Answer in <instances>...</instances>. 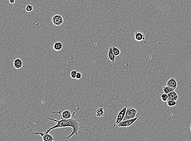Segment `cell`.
Masks as SVG:
<instances>
[{"instance_id":"1","label":"cell","mask_w":191,"mask_h":141,"mask_svg":"<svg viewBox=\"0 0 191 141\" xmlns=\"http://www.w3.org/2000/svg\"><path fill=\"white\" fill-rule=\"evenodd\" d=\"M60 117H61V119L60 120L45 117L46 118L54 121L57 123L54 126L48 129L43 133H49V132L53 129L57 128L66 127H70L73 128V131L69 136L66 137H62L60 138L57 139V140H58L63 139L69 138L71 137L74 134L78 135V134H80L81 133V129L82 128H83L86 130H89L91 128L90 123L88 121L86 118L84 117L82 115L80 116V118L79 119L77 118L73 119L72 118L69 119H64L63 118L62 116Z\"/></svg>"},{"instance_id":"2","label":"cell","mask_w":191,"mask_h":141,"mask_svg":"<svg viewBox=\"0 0 191 141\" xmlns=\"http://www.w3.org/2000/svg\"><path fill=\"white\" fill-rule=\"evenodd\" d=\"M137 112V109L133 108L132 107L129 106L128 107H127L125 117L124 118L123 121L135 118Z\"/></svg>"},{"instance_id":"3","label":"cell","mask_w":191,"mask_h":141,"mask_svg":"<svg viewBox=\"0 0 191 141\" xmlns=\"http://www.w3.org/2000/svg\"><path fill=\"white\" fill-rule=\"evenodd\" d=\"M139 120V119L137 117H135L134 118L129 119V120H125L124 121H122L121 123H120L118 124L119 127H128L132 125L136 121Z\"/></svg>"},{"instance_id":"4","label":"cell","mask_w":191,"mask_h":141,"mask_svg":"<svg viewBox=\"0 0 191 141\" xmlns=\"http://www.w3.org/2000/svg\"><path fill=\"white\" fill-rule=\"evenodd\" d=\"M52 22L54 25L58 26L63 23L64 19L61 15L56 14L52 17Z\"/></svg>"},{"instance_id":"5","label":"cell","mask_w":191,"mask_h":141,"mask_svg":"<svg viewBox=\"0 0 191 141\" xmlns=\"http://www.w3.org/2000/svg\"><path fill=\"white\" fill-rule=\"evenodd\" d=\"M50 112H51L52 113H59L60 115V116H62L63 118L64 119H69L71 118L73 116L71 112L69 110L64 111L63 112H61V110L58 112H52V111H50Z\"/></svg>"},{"instance_id":"6","label":"cell","mask_w":191,"mask_h":141,"mask_svg":"<svg viewBox=\"0 0 191 141\" xmlns=\"http://www.w3.org/2000/svg\"><path fill=\"white\" fill-rule=\"evenodd\" d=\"M33 134L36 135H40L42 137L43 140L45 141H52L54 140L55 139L52 135L49 133H32Z\"/></svg>"},{"instance_id":"7","label":"cell","mask_w":191,"mask_h":141,"mask_svg":"<svg viewBox=\"0 0 191 141\" xmlns=\"http://www.w3.org/2000/svg\"><path fill=\"white\" fill-rule=\"evenodd\" d=\"M126 108H127L126 107H123L122 109V110L120 111L119 113H118V115L117 116V118H116V124H117L118 125V124L123 120V118L125 117Z\"/></svg>"},{"instance_id":"8","label":"cell","mask_w":191,"mask_h":141,"mask_svg":"<svg viewBox=\"0 0 191 141\" xmlns=\"http://www.w3.org/2000/svg\"><path fill=\"white\" fill-rule=\"evenodd\" d=\"M134 37L137 41H141L145 39V35L141 31H136L134 34Z\"/></svg>"},{"instance_id":"9","label":"cell","mask_w":191,"mask_h":141,"mask_svg":"<svg viewBox=\"0 0 191 141\" xmlns=\"http://www.w3.org/2000/svg\"><path fill=\"white\" fill-rule=\"evenodd\" d=\"M167 85L175 90L177 87V82L174 78H172L167 81Z\"/></svg>"},{"instance_id":"10","label":"cell","mask_w":191,"mask_h":141,"mask_svg":"<svg viewBox=\"0 0 191 141\" xmlns=\"http://www.w3.org/2000/svg\"><path fill=\"white\" fill-rule=\"evenodd\" d=\"M115 57L113 53L112 47L109 48L108 52V59L110 60L112 63H114L115 61Z\"/></svg>"},{"instance_id":"11","label":"cell","mask_w":191,"mask_h":141,"mask_svg":"<svg viewBox=\"0 0 191 141\" xmlns=\"http://www.w3.org/2000/svg\"><path fill=\"white\" fill-rule=\"evenodd\" d=\"M13 66L16 69H19L23 67V62L22 60L19 58L15 59L13 62Z\"/></svg>"},{"instance_id":"12","label":"cell","mask_w":191,"mask_h":141,"mask_svg":"<svg viewBox=\"0 0 191 141\" xmlns=\"http://www.w3.org/2000/svg\"><path fill=\"white\" fill-rule=\"evenodd\" d=\"M168 96V100H174L177 101L178 99V95L175 90L167 94Z\"/></svg>"},{"instance_id":"13","label":"cell","mask_w":191,"mask_h":141,"mask_svg":"<svg viewBox=\"0 0 191 141\" xmlns=\"http://www.w3.org/2000/svg\"><path fill=\"white\" fill-rule=\"evenodd\" d=\"M53 48L55 51H60L63 49V44L61 41H57L53 44Z\"/></svg>"},{"instance_id":"14","label":"cell","mask_w":191,"mask_h":141,"mask_svg":"<svg viewBox=\"0 0 191 141\" xmlns=\"http://www.w3.org/2000/svg\"><path fill=\"white\" fill-rule=\"evenodd\" d=\"M104 115V109L103 107H100L97 109L96 111V116L98 117H101Z\"/></svg>"},{"instance_id":"15","label":"cell","mask_w":191,"mask_h":141,"mask_svg":"<svg viewBox=\"0 0 191 141\" xmlns=\"http://www.w3.org/2000/svg\"><path fill=\"white\" fill-rule=\"evenodd\" d=\"M175 90V89H174L173 88H171L170 87L168 86L167 85L166 86H164L163 87V91L164 93L166 94H168L170 92L173 91Z\"/></svg>"},{"instance_id":"16","label":"cell","mask_w":191,"mask_h":141,"mask_svg":"<svg viewBox=\"0 0 191 141\" xmlns=\"http://www.w3.org/2000/svg\"><path fill=\"white\" fill-rule=\"evenodd\" d=\"M113 53L116 56H118L121 53V51L120 50L119 48H117L116 47H113Z\"/></svg>"},{"instance_id":"17","label":"cell","mask_w":191,"mask_h":141,"mask_svg":"<svg viewBox=\"0 0 191 141\" xmlns=\"http://www.w3.org/2000/svg\"><path fill=\"white\" fill-rule=\"evenodd\" d=\"M167 104L169 106L172 107V106H174L175 105H176L177 103L176 102V101L174 100H168L167 101Z\"/></svg>"},{"instance_id":"18","label":"cell","mask_w":191,"mask_h":141,"mask_svg":"<svg viewBox=\"0 0 191 141\" xmlns=\"http://www.w3.org/2000/svg\"><path fill=\"white\" fill-rule=\"evenodd\" d=\"M161 99L162 100V101L165 102H167L168 100V96L167 94H163L161 95Z\"/></svg>"},{"instance_id":"19","label":"cell","mask_w":191,"mask_h":141,"mask_svg":"<svg viewBox=\"0 0 191 141\" xmlns=\"http://www.w3.org/2000/svg\"><path fill=\"white\" fill-rule=\"evenodd\" d=\"M33 10V7L31 5H27L25 7V10L27 12H31Z\"/></svg>"},{"instance_id":"20","label":"cell","mask_w":191,"mask_h":141,"mask_svg":"<svg viewBox=\"0 0 191 141\" xmlns=\"http://www.w3.org/2000/svg\"><path fill=\"white\" fill-rule=\"evenodd\" d=\"M77 70H73L71 72H70V77L72 79H75L76 78V76L77 73Z\"/></svg>"},{"instance_id":"21","label":"cell","mask_w":191,"mask_h":141,"mask_svg":"<svg viewBox=\"0 0 191 141\" xmlns=\"http://www.w3.org/2000/svg\"><path fill=\"white\" fill-rule=\"evenodd\" d=\"M82 77V74L81 72H77V75H76V79L79 80V79H81Z\"/></svg>"},{"instance_id":"22","label":"cell","mask_w":191,"mask_h":141,"mask_svg":"<svg viewBox=\"0 0 191 141\" xmlns=\"http://www.w3.org/2000/svg\"><path fill=\"white\" fill-rule=\"evenodd\" d=\"M15 2V0H9V3L11 4H14Z\"/></svg>"},{"instance_id":"23","label":"cell","mask_w":191,"mask_h":141,"mask_svg":"<svg viewBox=\"0 0 191 141\" xmlns=\"http://www.w3.org/2000/svg\"><path fill=\"white\" fill-rule=\"evenodd\" d=\"M190 132L191 133V123L190 124Z\"/></svg>"}]
</instances>
